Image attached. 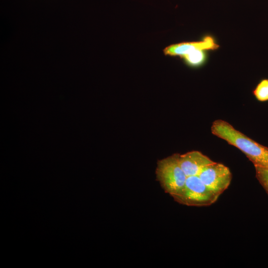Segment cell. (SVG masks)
<instances>
[{"mask_svg":"<svg viewBox=\"0 0 268 268\" xmlns=\"http://www.w3.org/2000/svg\"><path fill=\"white\" fill-rule=\"evenodd\" d=\"M212 134L240 150L254 167L268 168V147L263 145L235 129L222 120L214 121Z\"/></svg>","mask_w":268,"mask_h":268,"instance_id":"6da1fadb","label":"cell"},{"mask_svg":"<svg viewBox=\"0 0 268 268\" xmlns=\"http://www.w3.org/2000/svg\"><path fill=\"white\" fill-rule=\"evenodd\" d=\"M219 195L209 189L199 176L187 177L184 187L172 196L177 202L187 206H205L214 203Z\"/></svg>","mask_w":268,"mask_h":268,"instance_id":"7a4b0ae2","label":"cell"},{"mask_svg":"<svg viewBox=\"0 0 268 268\" xmlns=\"http://www.w3.org/2000/svg\"><path fill=\"white\" fill-rule=\"evenodd\" d=\"M179 153L158 160L156 169V179L165 192L171 196L184 187L187 176L179 162Z\"/></svg>","mask_w":268,"mask_h":268,"instance_id":"3957f363","label":"cell"},{"mask_svg":"<svg viewBox=\"0 0 268 268\" xmlns=\"http://www.w3.org/2000/svg\"><path fill=\"white\" fill-rule=\"evenodd\" d=\"M198 176L205 186L219 196L228 188L232 180L229 168L215 162L204 167Z\"/></svg>","mask_w":268,"mask_h":268,"instance_id":"277c9868","label":"cell"},{"mask_svg":"<svg viewBox=\"0 0 268 268\" xmlns=\"http://www.w3.org/2000/svg\"><path fill=\"white\" fill-rule=\"evenodd\" d=\"M218 47L219 45L212 37L206 36L199 41L182 42L170 45L165 48L164 53L166 55L183 58L186 55L197 50H214Z\"/></svg>","mask_w":268,"mask_h":268,"instance_id":"5b68a950","label":"cell"},{"mask_svg":"<svg viewBox=\"0 0 268 268\" xmlns=\"http://www.w3.org/2000/svg\"><path fill=\"white\" fill-rule=\"evenodd\" d=\"M178 159L187 177L198 176L204 167L214 162L208 156L197 150L179 154Z\"/></svg>","mask_w":268,"mask_h":268,"instance_id":"8992f818","label":"cell"},{"mask_svg":"<svg viewBox=\"0 0 268 268\" xmlns=\"http://www.w3.org/2000/svg\"><path fill=\"white\" fill-rule=\"evenodd\" d=\"M205 51L197 50L184 56L183 58L189 66L198 67L201 66L206 59Z\"/></svg>","mask_w":268,"mask_h":268,"instance_id":"52a82bcc","label":"cell"},{"mask_svg":"<svg viewBox=\"0 0 268 268\" xmlns=\"http://www.w3.org/2000/svg\"><path fill=\"white\" fill-rule=\"evenodd\" d=\"M253 93L260 102L268 101V78L262 79L253 90Z\"/></svg>","mask_w":268,"mask_h":268,"instance_id":"ba28073f","label":"cell"},{"mask_svg":"<svg viewBox=\"0 0 268 268\" xmlns=\"http://www.w3.org/2000/svg\"><path fill=\"white\" fill-rule=\"evenodd\" d=\"M256 177L268 195V168L255 167Z\"/></svg>","mask_w":268,"mask_h":268,"instance_id":"9c48e42d","label":"cell"}]
</instances>
